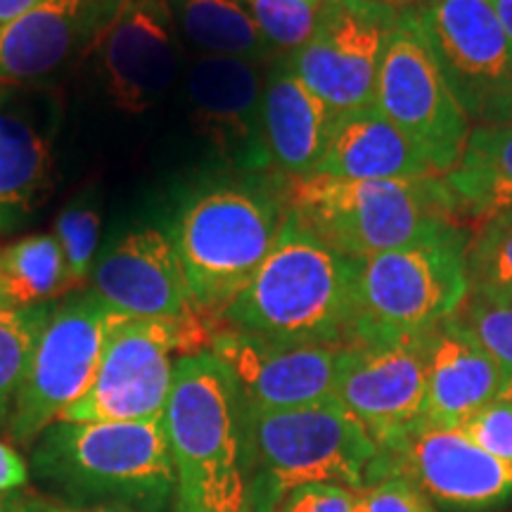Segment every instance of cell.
Instances as JSON below:
<instances>
[{"mask_svg":"<svg viewBox=\"0 0 512 512\" xmlns=\"http://www.w3.org/2000/svg\"><path fill=\"white\" fill-rule=\"evenodd\" d=\"M467 273L472 287L512 292V214L486 221L472 235Z\"/></svg>","mask_w":512,"mask_h":512,"instance_id":"29","label":"cell"},{"mask_svg":"<svg viewBox=\"0 0 512 512\" xmlns=\"http://www.w3.org/2000/svg\"><path fill=\"white\" fill-rule=\"evenodd\" d=\"M209 320L124 318L105 344L86 394L60 415L69 422H145L164 418L176 361L209 347Z\"/></svg>","mask_w":512,"mask_h":512,"instance_id":"8","label":"cell"},{"mask_svg":"<svg viewBox=\"0 0 512 512\" xmlns=\"http://www.w3.org/2000/svg\"><path fill=\"white\" fill-rule=\"evenodd\" d=\"M53 138L17 86L0 83V235L27 221L53 178Z\"/></svg>","mask_w":512,"mask_h":512,"instance_id":"23","label":"cell"},{"mask_svg":"<svg viewBox=\"0 0 512 512\" xmlns=\"http://www.w3.org/2000/svg\"><path fill=\"white\" fill-rule=\"evenodd\" d=\"M384 475L387 453L335 396L283 411H249V512H275L299 486L363 489Z\"/></svg>","mask_w":512,"mask_h":512,"instance_id":"5","label":"cell"},{"mask_svg":"<svg viewBox=\"0 0 512 512\" xmlns=\"http://www.w3.org/2000/svg\"><path fill=\"white\" fill-rule=\"evenodd\" d=\"M285 216L283 185L264 178L204 185L183 204L169 238L192 304L211 325L264 264Z\"/></svg>","mask_w":512,"mask_h":512,"instance_id":"4","label":"cell"},{"mask_svg":"<svg viewBox=\"0 0 512 512\" xmlns=\"http://www.w3.org/2000/svg\"><path fill=\"white\" fill-rule=\"evenodd\" d=\"M235 377L249 411H283L335 396L342 349L283 344L214 325L209 347Z\"/></svg>","mask_w":512,"mask_h":512,"instance_id":"15","label":"cell"},{"mask_svg":"<svg viewBox=\"0 0 512 512\" xmlns=\"http://www.w3.org/2000/svg\"><path fill=\"white\" fill-rule=\"evenodd\" d=\"M354 491L342 484L299 486L275 512H354Z\"/></svg>","mask_w":512,"mask_h":512,"instance_id":"34","label":"cell"},{"mask_svg":"<svg viewBox=\"0 0 512 512\" xmlns=\"http://www.w3.org/2000/svg\"><path fill=\"white\" fill-rule=\"evenodd\" d=\"M375 107L411 140L434 174L458 164L472 124L441 74L418 10L399 12L389 31Z\"/></svg>","mask_w":512,"mask_h":512,"instance_id":"10","label":"cell"},{"mask_svg":"<svg viewBox=\"0 0 512 512\" xmlns=\"http://www.w3.org/2000/svg\"><path fill=\"white\" fill-rule=\"evenodd\" d=\"M354 512H439L432 498L401 472H389L354 491Z\"/></svg>","mask_w":512,"mask_h":512,"instance_id":"32","label":"cell"},{"mask_svg":"<svg viewBox=\"0 0 512 512\" xmlns=\"http://www.w3.org/2000/svg\"><path fill=\"white\" fill-rule=\"evenodd\" d=\"M124 0H43L0 27V83H31L98 48Z\"/></svg>","mask_w":512,"mask_h":512,"instance_id":"19","label":"cell"},{"mask_svg":"<svg viewBox=\"0 0 512 512\" xmlns=\"http://www.w3.org/2000/svg\"><path fill=\"white\" fill-rule=\"evenodd\" d=\"M98 50L107 95L128 114L152 110L181 72V36L166 0H124Z\"/></svg>","mask_w":512,"mask_h":512,"instance_id":"17","label":"cell"},{"mask_svg":"<svg viewBox=\"0 0 512 512\" xmlns=\"http://www.w3.org/2000/svg\"><path fill=\"white\" fill-rule=\"evenodd\" d=\"M38 494L83 508L174 512L176 475L164 418L57 420L29 446Z\"/></svg>","mask_w":512,"mask_h":512,"instance_id":"2","label":"cell"},{"mask_svg":"<svg viewBox=\"0 0 512 512\" xmlns=\"http://www.w3.org/2000/svg\"><path fill=\"white\" fill-rule=\"evenodd\" d=\"M375 3L389 5V8H399V5H408V3H413V0H375Z\"/></svg>","mask_w":512,"mask_h":512,"instance_id":"40","label":"cell"},{"mask_svg":"<svg viewBox=\"0 0 512 512\" xmlns=\"http://www.w3.org/2000/svg\"><path fill=\"white\" fill-rule=\"evenodd\" d=\"M425 337L356 344L342 349L335 399L389 451L425 422Z\"/></svg>","mask_w":512,"mask_h":512,"instance_id":"13","label":"cell"},{"mask_svg":"<svg viewBox=\"0 0 512 512\" xmlns=\"http://www.w3.org/2000/svg\"><path fill=\"white\" fill-rule=\"evenodd\" d=\"M306 3H311L313 8H320V5H323V0H306Z\"/></svg>","mask_w":512,"mask_h":512,"instance_id":"41","label":"cell"},{"mask_svg":"<svg viewBox=\"0 0 512 512\" xmlns=\"http://www.w3.org/2000/svg\"><path fill=\"white\" fill-rule=\"evenodd\" d=\"M313 176L342 181H413L437 176L411 140L377 107L332 114Z\"/></svg>","mask_w":512,"mask_h":512,"instance_id":"21","label":"cell"},{"mask_svg":"<svg viewBox=\"0 0 512 512\" xmlns=\"http://www.w3.org/2000/svg\"><path fill=\"white\" fill-rule=\"evenodd\" d=\"M283 195L287 211L316 238L356 261L413 245L456 221L439 176L413 181L306 176L285 181Z\"/></svg>","mask_w":512,"mask_h":512,"instance_id":"6","label":"cell"},{"mask_svg":"<svg viewBox=\"0 0 512 512\" xmlns=\"http://www.w3.org/2000/svg\"><path fill=\"white\" fill-rule=\"evenodd\" d=\"M164 427L174 512H249V406L209 349L176 361Z\"/></svg>","mask_w":512,"mask_h":512,"instance_id":"3","label":"cell"},{"mask_svg":"<svg viewBox=\"0 0 512 512\" xmlns=\"http://www.w3.org/2000/svg\"><path fill=\"white\" fill-rule=\"evenodd\" d=\"M470 242L451 221L413 245L361 261L356 344L422 337L456 316L470 290Z\"/></svg>","mask_w":512,"mask_h":512,"instance_id":"7","label":"cell"},{"mask_svg":"<svg viewBox=\"0 0 512 512\" xmlns=\"http://www.w3.org/2000/svg\"><path fill=\"white\" fill-rule=\"evenodd\" d=\"M439 181L456 221L484 226L512 214V124L472 126L458 164Z\"/></svg>","mask_w":512,"mask_h":512,"instance_id":"24","label":"cell"},{"mask_svg":"<svg viewBox=\"0 0 512 512\" xmlns=\"http://www.w3.org/2000/svg\"><path fill=\"white\" fill-rule=\"evenodd\" d=\"M456 318L501 368L503 396L512 399V292L470 285Z\"/></svg>","mask_w":512,"mask_h":512,"instance_id":"28","label":"cell"},{"mask_svg":"<svg viewBox=\"0 0 512 512\" xmlns=\"http://www.w3.org/2000/svg\"><path fill=\"white\" fill-rule=\"evenodd\" d=\"M29 460L5 441H0V491L29 489Z\"/></svg>","mask_w":512,"mask_h":512,"instance_id":"35","label":"cell"},{"mask_svg":"<svg viewBox=\"0 0 512 512\" xmlns=\"http://www.w3.org/2000/svg\"><path fill=\"white\" fill-rule=\"evenodd\" d=\"M64 294L67 268L55 235L36 233L0 247V309H34Z\"/></svg>","mask_w":512,"mask_h":512,"instance_id":"26","label":"cell"},{"mask_svg":"<svg viewBox=\"0 0 512 512\" xmlns=\"http://www.w3.org/2000/svg\"><path fill=\"white\" fill-rule=\"evenodd\" d=\"M332 114L335 112L292 72L285 55L268 64L261 128L271 169L285 181L316 174Z\"/></svg>","mask_w":512,"mask_h":512,"instance_id":"22","label":"cell"},{"mask_svg":"<svg viewBox=\"0 0 512 512\" xmlns=\"http://www.w3.org/2000/svg\"><path fill=\"white\" fill-rule=\"evenodd\" d=\"M29 489H17V491H0V512H19L22 508L24 496Z\"/></svg>","mask_w":512,"mask_h":512,"instance_id":"39","label":"cell"},{"mask_svg":"<svg viewBox=\"0 0 512 512\" xmlns=\"http://www.w3.org/2000/svg\"><path fill=\"white\" fill-rule=\"evenodd\" d=\"M399 10L375 0H323L316 27L287 64L332 112L375 105L377 76Z\"/></svg>","mask_w":512,"mask_h":512,"instance_id":"12","label":"cell"},{"mask_svg":"<svg viewBox=\"0 0 512 512\" xmlns=\"http://www.w3.org/2000/svg\"><path fill=\"white\" fill-rule=\"evenodd\" d=\"M53 306L55 302L22 311L0 309V434L8 432L12 408Z\"/></svg>","mask_w":512,"mask_h":512,"instance_id":"27","label":"cell"},{"mask_svg":"<svg viewBox=\"0 0 512 512\" xmlns=\"http://www.w3.org/2000/svg\"><path fill=\"white\" fill-rule=\"evenodd\" d=\"M19 512H124V510H110V508H83V505H69L60 503L55 498H48L38 491L29 489L27 496H24L22 508Z\"/></svg>","mask_w":512,"mask_h":512,"instance_id":"36","label":"cell"},{"mask_svg":"<svg viewBox=\"0 0 512 512\" xmlns=\"http://www.w3.org/2000/svg\"><path fill=\"white\" fill-rule=\"evenodd\" d=\"M456 430L475 441L486 453L512 465V399L501 396L486 403L482 411L470 415Z\"/></svg>","mask_w":512,"mask_h":512,"instance_id":"33","label":"cell"},{"mask_svg":"<svg viewBox=\"0 0 512 512\" xmlns=\"http://www.w3.org/2000/svg\"><path fill=\"white\" fill-rule=\"evenodd\" d=\"M178 36L200 55L271 64L280 53L240 0H166Z\"/></svg>","mask_w":512,"mask_h":512,"instance_id":"25","label":"cell"},{"mask_svg":"<svg viewBox=\"0 0 512 512\" xmlns=\"http://www.w3.org/2000/svg\"><path fill=\"white\" fill-rule=\"evenodd\" d=\"M384 453L389 472L411 477L437 510L494 512L512 503V465L460 430L422 422Z\"/></svg>","mask_w":512,"mask_h":512,"instance_id":"14","label":"cell"},{"mask_svg":"<svg viewBox=\"0 0 512 512\" xmlns=\"http://www.w3.org/2000/svg\"><path fill=\"white\" fill-rule=\"evenodd\" d=\"M55 238L60 242L69 292L91 278L93 256L100 242V211L93 202H74L55 221Z\"/></svg>","mask_w":512,"mask_h":512,"instance_id":"30","label":"cell"},{"mask_svg":"<svg viewBox=\"0 0 512 512\" xmlns=\"http://www.w3.org/2000/svg\"><path fill=\"white\" fill-rule=\"evenodd\" d=\"M486 3L491 5V10H494L498 24H501L505 36H508L510 43H512V0H486Z\"/></svg>","mask_w":512,"mask_h":512,"instance_id":"38","label":"cell"},{"mask_svg":"<svg viewBox=\"0 0 512 512\" xmlns=\"http://www.w3.org/2000/svg\"><path fill=\"white\" fill-rule=\"evenodd\" d=\"M441 74L470 124H512V43L486 0H427L418 10Z\"/></svg>","mask_w":512,"mask_h":512,"instance_id":"11","label":"cell"},{"mask_svg":"<svg viewBox=\"0 0 512 512\" xmlns=\"http://www.w3.org/2000/svg\"><path fill=\"white\" fill-rule=\"evenodd\" d=\"M266 69L238 57L197 55L185 76L192 124L216 155L247 174L271 169L261 128Z\"/></svg>","mask_w":512,"mask_h":512,"instance_id":"16","label":"cell"},{"mask_svg":"<svg viewBox=\"0 0 512 512\" xmlns=\"http://www.w3.org/2000/svg\"><path fill=\"white\" fill-rule=\"evenodd\" d=\"M91 290L126 318L197 323L207 320L192 304L174 242L159 228L126 233L91 271Z\"/></svg>","mask_w":512,"mask_h":512,"instance_id":"18","label":"cell"},{"mask_svg":"<svg viewBox=\"0 0 512 512\" xmlns=\"http://www.w3.org/2000/svg\"><path fill=\"white\" fill-rule=\"evenodd\" d=\"M280 55L304 46L316 27L318 8L306 0H240Z\"/></svg>","mask_w":512,"mask_h":512,"instance_id":"31","label":"cell"},{"mask_svg":"<svg viewBox=\"0 0 512 512\" xmlns=\"http://www.w3.org/2000/svg\"><path fill=\"white\" fill-rule=\"evenodd\" d=\"M41 3L43 0H0V27L12 22V19H17L19 15H24V12L34 10Z\"/></svg>","mask_w":512,"mask_h":512,"instance_id":"37","label":"cell"},{"mask_svg":"<svg viewBox=\"0 0 512 512\" xmlns=\"http://www.w3.org/2000/svg\"><path fill=\"white\" fill-rule=\"evenodd\" d=\"M124 318L91 287L57 299L12 408L5 432L12 444H34L38 434L91 389L107 339Z\"/></svg>","mask_w":512,"mask_h":512,"instance_id":"9","label":"cell"},{"mask_svg":"<svg viewBox=\"0 0 512 512\" xmlns=\"http://www.w3.org/2000/svg\"><path fill=\"white\" fill-rule=\"evenodd\" d=\"M425 354V422L456 430L486 403L503 396L501 368L456 316L427 332Z\"/></svg>","mask_w":512,"mask_h":512,"instance_id":"20","label":"cell"},{"mask_svg":"<svg viewBox=\"0 0 512 512\" xmlns=\"http://www.w3.org/2000/svg\"><path fill=\"white\" fill-rule=\"evenodd\" d=\"M358 268L287 211L264 264L214 325L283 344L354 347Z\"/></svg>","mask_w":512,"mask_h":512,"instance_id":"1","label":"cell"}]
</instances>
